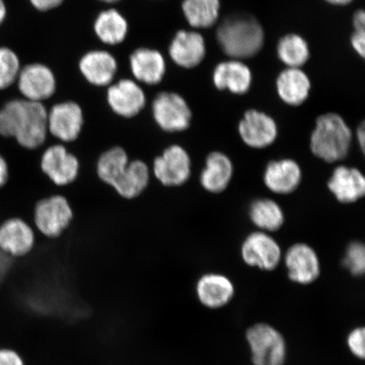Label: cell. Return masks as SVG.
I'll return each mask as SVG.
<instances>
[{"label":"cell","instance_id":"cell-1","mask_svg":"<svg viewBox=\"0 0 365 365\" xmlns=\"http://www.w3.org/2000/svg\"><path fill=\"white\" fill-rule=\"evenodd\" d=\"M48 112L43 103L11 100L0 108V135L25 150L44 148L49 136Z\"/></svg>","mask_w":365,"mask_h":365},{"label":"cell","instance_id":"cell-2","mask_svg":"<svg viewBox=\"0 0 365 365\" xmlns=\"http://www.w3.org/2000/svg\"><path fill=\"white\" fill-rule=\"evenodd\" d=\"M216 34L219 47L227 56L238 61L257 56L264 43L261 23L245 12L232 13L225 17Z\"/></svg>","mask_w":365,"mask_h":365},{"label":"cell","instance_id":"cell-3","mask_svg":"<svg viewBox=\"0 0 365 365\" xmlns=\"http://www.w3.org/2000/svg\"><path fill=\"white\" fill-rule=\"evenodd\" d=\"M352 140V130L344 118L327 113L317 118L310 135V150L324 162L336 163L348 156Z\"/></svg>","mask_w":365,"mask_h":365},{"label":"cell","instance_id":"cell-4","mask_svg":"<svg viewBox=\"0 0 365 365\" xmlns=\"http://www.w3.org/2000/svg\"><path fill=\"white\" fill-rule=\"evenodd\" d=\"M74 218V211L65 195L56 194L40 199L34 205L33 225L45 238H59Z\"/></svg>","mask_w":365,"mask_h":365},{"label":"cell","instance_id":"cell-5","mask_svg":"<svg viewBox=\"0 0 365 365\" xmlns=\"http://www.w3.org/2000/svg\"><path fill=\"white\" fill-rule=\"evenodd\" d=\"M245 339L253 365H284L287 358L284 336L267 323L255 324L246 330Z\"/></svg>","mask_w":365,"mask_h":365},{"label":"cell","instance_id":"cell-6","mask_svg":"<svg viewBox=\"0 0 365 365\" xmlns=\"http://www.w3.org/2000/svg\"><path fill=\"white\" fill-rule=\"evenodd\" d=\"M150 115L154 124L167 135L189 130L193 118L186 100L173 91H162L155 97L150 106Z\"/></svg>","mask_w":365,"mask_h":365},{"label":"cell","instance_id":"cell-7","mask_svg":"<svg viewBox=\"0 0 365 365\" xmlns=\"http://www.w3.org/2000/svg\"><path fill=\"white\" fill-rule=\"evenodd\" d=\"M152 176L165 188L175 189L185 185L192 175V160L182 145L172 143L153 159Z\"/></svg>","mask_w":365,"mask_h":365},{"label":"cell","instance_id":"cell-8","mask_svg":"<svg viewBox=\"0 0 365 365\" xmlns=\"http://www.w3.org/2000/svg\"><path fill=\"white\" fill-rule=\"evenodd\" d=\"M39 166L43 175L58 188L72 185L80 175L78 158L57 141L43 150Z\"/></svg>","mask_w":365,"mask_h":365},{"label":"cell","instance_id":"cell-9","mask_svg":"<svg viewBox=\"0 0 365 365\" xmlns=\"http://www.w3.org/2000/svg\"><path fill=\"white\" fill-rule=\"evenodd\" d=\"M84 125V110L78 103L63 101L48 109V135L57 143L65 145L76 143Z\"/></svg>","mask_w":365,"mask_h":365},{"label":"cell","instance_id":"cell-10","mask_svg":"<svg viewBox=\"0 0 365 365\" xmlns=\"http://www.w3.org/2000/svg\"><path fill=\"white\" fill-rule=\"evenodd\" d=\"M109 109L123 120L139 116L147 106V96L136 81L123 79L109 86L106 95Z\"/></svg>","mask_w":365,"mask_h":365},{"label":"cell","instance_id":"cell-11","mask_svg":"<svg viewBox=\"0 0 365 365\" xmlns=\"http://www.w3.org/2000/svg\"><path fill=\"white\" fill-rule=\"evenodd\" d=\"M241 257L250 267L271 272L279 264L282 253L279 244L267 232L249 235L241 245Z\"/></svg>","mask_w":365,"mask_h":365},{"label":"cell","instance_id":"cell-12","mask_svg":"<svg viewBox=\"0 0 365 365\" xmlns=\"http://www.w3.org/2000/svg\"><path fill=\"white\" fill-rule=\"evenodd\" d=\"M36 245V231L25 219L12 217L0 225V251L13 259L25 258Z\"/></svg>","mask_w":365,"mask_h":365},{"label":"cell","instance_id":"cell-13","mask_svg":"<svg viewBox=\"0 0 365 365\" xmlns=\"http://www.w3.org/2000/svg\"><path fill=\"white\" fill-rule=\"evenodd\" d=\"M239 135L243 143L250 148L264 149L275 143L278 126L269 114L250 109L244 114L238 126Z\"/></svg>","mask_w":365,"mask_h":365},{"label":"cell","instance_id":"cell-14","mask_svg":"<svg viewBox=\"0 0 365 365\" xmlns=\"http://www.w3.org/2000/svg\"><path fill=\"white\" fill-rule=\"evenodd\" d=\"M287 277L295 284L309 285L321 275V262L316 250L304 243H297L287 250L284 257Z\"/></svg>","mask_w":365,"mask_h":365},{"label":"cell","instance_id":"cell-15","mask_svg":"<svg viewBox=\"0 0 365 365\" xmlns=\"http://www.w3.org/2000/svg\"><path fill=\"white\" fill-rule=\"evenodd\" d=\"M17 82L23 98L30 101L43 103L56 93V76L42 63H31L21 68Z\"/></svg>","mask_w":365,"mask_h":365},{"label":"cell","instance_id":"cell-16","mask_svg":"<svg viewBox=\"0 0 365 365\" xmlns=\"http://www.w3.org/2000/svg\"><path fill=\"white\" fill-rule=\"evenodd\" d=\"M195 295L200 304L211 309L225 307L234 298L235 287L227 276L207 273L196 281Z\"/></svg>","mask_w":365,"mask_h":365},{"label":"cell","instance_id":"cell-17","mask_svg":"<svg viewBox=\"0 0 365 365\" xmlns=\"http://www.w3.org/2000/svg\"><path fill=\"white\" fill-rule=\"evenodd\" d=\"M299 164L291 158L275 160L264 168L263 180L267 188L277 195H289L299 188L302 181Z\"/></svg>","mask_w":365,"mask_h":365},{"label":"cell","instance_id":"cell-18","mask_svg":"<svg viewBox=\"0 0 365 365\" xmlns=\"http://www.w3.org/2000/svg\"><path fill=\"white\" fill-rule=\"evenodd\" d=\"M327 187L337 202H357L365 195V177L358 168L340 165L332 172Z\"/></svg>","mask_w":365,"mask_h":365},{"label":"cell","instance_id":"cell-19","mask_svg":"<svg viewBox=\"0 0 365 365\" xmlns=\"http://www.w3.org/2000/svg\"><path fill=\"white\" fill-rule=\"evenodd\" d=\"M172 61L182 68H192L203 61L207 53L205 39L193 31H178L168 48Z\"/></svg>","mask_w":365,"mask_h":365},{"label":"cell","instance_id":"cell-20","mask_svg":"<svg viewBox=\"0 0 365 365\" xmlns=\"http://www.w3.org/2000/svg\"><path fill=\"white\" fill-rule=\"evenodd\" d=\"M252 80L250 67L238 59L218 63L212 75L213 84L217 89L236 95L247 93Z\"/></svg>","mask_w":365,"mask_h":365},{"label":"cell","instance_id":"cell-21","mask_svg":"<svg viewBox=\"0 0 365 365\" xmlns=\"http://www.w3.org/2000/svg\"><path fill=\"white\" fill-rule=\"evenodd\" d=\"M234 176V164L226 154L210 153L205 158V167L200 175V184L209 193L223 192Z\"/></svg>","mask_w":365,"mask_h":365},{"label":"cell","instance_id":"cell-22","mask_svg":"<svg viewBox=\"0 0 365 365\" xmlns=\"http://www.w3.org/2000/svg\"><path fill=\"white\" fill-rule=\"evenodd\" d=\"M131 71L135 78L145 85H158L166 72V63L158 50L147 48L136 49L130 58Z\"/></svg>","mask_w":365,"mask_h":365},{"label":"cell","instance_id":"cell-23","mask_svg":"<svg viewBox=\"0 0 365 365\" xmlns=\"http://www.w3.org/2000/svg\"><path fill=\"white\" fill-rule=\"evenodd\" d=\"M79 68L81 74L90 84L101 88L112 83L118 65L115 58L110 53L96 50L81 58Z\"/></svg>","mask_w":365,"mask_h":365},{"label":"cell","instance_id":"cell-24","mask_svg":"<svg viewBox=\"0 0 365 365\" xmlns=\"http://www.w3.org/2000/svg\"><path fill=\"white\" fill-rule=\"evenodd\" d=\"M278 97L289 106H299L309 98L312 82L301 68H287L277 76Z\"/></svg>","mask_w":365,"mask_h":365},{"label":"cell","instance_id":"cell-25","mask_svg":"<svg viewBox=\"0 0 365 365\" xmlns=\"http://www.w3.org/2000/svg\"><path fill=\"white\" fill-rule=\"evenodd\" d=\"M152 179V170L140 159L130 160L122 175L114 182L112 189L120 197L133 200L145 192Z\"/></svg>","mask_w":365,"mask_h":365},{"label":"cell","instance_id":"cell-26","mask_svg":"<svg viewBox=\"0 0 365 365\" xmlns=\"http://www.w3.org/2000/svg\"><path fill=\"white\" fill-rule=\"evenodd\" d=\"M130 160L126 150L115 145L105 150L96 162L95 171L98 180L111 187L122 175Z\"/></svg>","mask_w":365,"mask_h":365},{"label":"cell","instance_id":"cell-27","mask_svg":"<svg viewBox=\"0 0 365 365\" xmlns=\"http://www.w3.org/2000/svg\"><path fill=\"white\" fill-rule=\"evenodd\" d=\"M249 217L259 231L275 232L284 225L285 216L279 204L272 199L254 200L249 208Z\"/></svg>","mask_w":365,"mask_h":365},{"label":"cell","instance_id":"cell-28","mask_svg":"<svg viewBox=\"0 0 365 365\" xmlns=\"http://www.w3.org/2000/svg\"><path fill=\"white\" fill-rule=\"evenodd\" d=\"M220 0H184L182 10L189 25L194 29H210L220 15Z\"/></svg>","mask_w":365,"mask_h":365},{"label":"cell","instance_id":"cell-29","mask_svg":"<svg viewBox=\"0 0 365 365\" xmlns=\"http://www.w3.org/2000/svg\"><path fill=\"white\" fill-rule=\"evenodd\" d=\"M94 30L98 38L108 45L124 42L128 34V22L122 14L113 9L99 14Z\"/></svg>","mask_w":365,"mask_h":365},{"label":"cell","instance_id":"cell-30","mask_svg":"<svg viewBox=\"0 0 365 365\" xmlns=\"http://www.w3.org/2000/svg\"><path fill=\"white\" fill-rule=\"evenodd\" d=\"M277 56L287 68H301L307 63L309 45L302 36L290 34L282 36L277 46Z\"/></svg>","mask_w":365,"mask_h":365},{"label":"cell","instance_id":"cell-31","mask_svg":"<svg viewBox=\"0 0 365 365\" xmlns=\"http://www.w3.org/2000/svg\"><path fill=\"white\" fill-rule=\"evenodd\" d=\"M21 71L19 58L9 48H0V90H4L16 82Z\"/></svg>","mask_w":365,"mask_h":365},{"label":"cell","instance_id":"cell-32","mask_svg":"<svg viewBox=\"0 0 365 365\" xmlns=\"http://www.w3.org/2000/svg\"><path fill=\"white\" fill-rule=\"evenodd\" d=\"M344 266L354 276H362L365 271V248L360 242H353L346 248Z\"/></svg>","mask_w":365,"mask_h":365},{"label":"cell","instance_id":"cell-33","mask_svg":"<svg viewBox=\"0 0 365 365\" xmlns=\"http://www.w3.org/2000/svg\"><path fill=\"white\" fill-rule=\"evenodd\" d=\"M364 340L365 329L364 327L354 328L346 337V344H348L350 352L355 357L362 360L365 358Z\"/></svg>","mask_w":365,"mask_h":365},{"label":"cell","instance_id":"cell-34","mask_svg":"<svg viewBox=\"0 0 365 365\" xmlns=\"http://www.w3.org/2000/svg\"><path fill=\"white\" fill-rule=\"evenodd\" d=\"M0 365H26V362L15 349L0 346Z\"/></svg>","mask_w":365,"mask_h":365},{"label":"cell","instance_id":"cell-35","mask_svg":"<svg viewBox=\"0 0 365 365\" xmlns=\"http://www.w3.org/2000/svg\"><path fill=\"white\" fill-rule=\"evenodd\" d=\"M351 45L354 51L363 58L365 57V30H354L351 36Z\"/></svg>","mask_w":365,"mask_h":365},{"label":"cell","instance_id":"cell-36","mask_svg":"<svg viewBox=\"0 0 365 365\" xmlns=\"http://www.w3.org/2000/svg\"><path fill=\"white\" fill-rule=\"evenodd\" d=\"M63 0H30L33 6L40 11H48L61 6Z\"/></svg>","mask_w":365,"mask_h":365},{"label":"cell","instance_id":"cell-37","mask_svg":"<svg viewBox=\"0 0 365 365\" xmlns=\"http://www.w3.org/2000/svg\"><path fill=\"white\" fill-rule=\"evenodd\" d=\"M10 167L7 160L0 154V189L7 185L11 177Z\"/></svg>","mask_w":365,"mask_h":365},{"label":"cell","instance_id":"cell-38","mask_svg":"<svg viewBox=\"0 0 365 365\" xmlns=\"http://www.w3.org/2000/svg\"><path fill=\"white\" fill-rule=\"evenodd\" d=\"M353 24L354 30H365V12L363 10L355 12Z\"/></svg>","mask_w":365,"mask_h":365},{"label":"cell","instance_id":"cell-39","mask_svg":"<svg viewBox=\"0 0 365 365\" xmlns=\"http://www.w3.org/2000/svg\"><path fill=\"white\" fill-rule=\"evenodd\" d=\"M356 137H357L358 143L359 144L360 148H361L362 152L364 153L365 148V127L364 123H362L358 127L357 131H356Z\"/></svg>","mask_w":365,"mask_h":365},{"label":"cell","instance_id":"cell-40","mask_svg":"<svg viewBox=\"0 0 365 365\" xmlns=\"http://www.w3.org/2000/svg\"><path fill=\"white\" fill-rule=\"evenodd\" d=\"M6 4H4V0H0V26H1L4 21L6 20Z\"/></svg>","mask_w":365,"mask_h":365},{"label":"cell","instance_id":"cell-41","mask_svg":"<svg viewBox=\"0 0 365 365\" xmlns=\"http://www.w3.org/2000/svg\"><path fill=\"white\" fill-rule=\"evenodd\" d=\"M327 3L333 4V6H346L352 3L354 0H325Z\"/></svg>","mask_w":365,"mask_h":365},{"label":"cell","instance_id":"cell-42","mask_svg":"<svg viewBox=\"0 0 365 365\" xmlns=\"http://www.w3.org/2000/svg\"><path fill=\"white\" fill-rule=\"evenodd\" d=\"M99 1H102V2L108 3V4H113V3H116V2L120 1V0H99Z\"/></svg>","mask_w":365,"mask_h":365}]
</instances>
